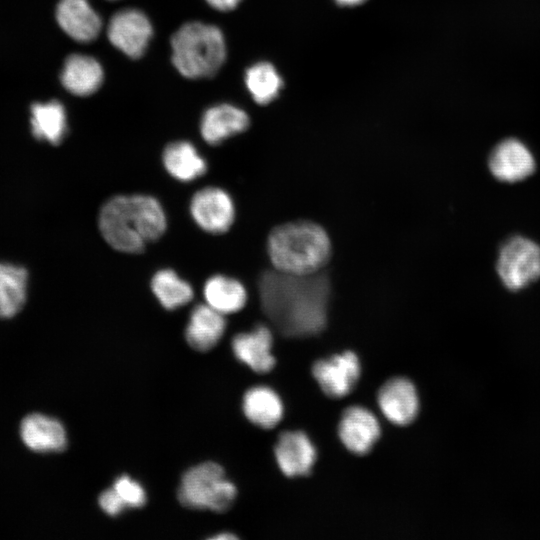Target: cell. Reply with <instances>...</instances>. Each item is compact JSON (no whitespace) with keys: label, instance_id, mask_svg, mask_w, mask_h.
Wrapping results in <instances>:
<instances>
[{"label":"cell","instance_id":"cell-1","mask_svg":"<svg viewBox=\"0 0 540 540\" xmlns=\"http://www.w3.org/2000/svg\"><path fill=\"white\" fill-rule=\"evenodd\" d=\"M259 295L263 312L283 335H315L326 325L330 284L320 272L266 271L259 280Z\"/></svg>","mask_w":540,"mask_h":540},{"label":"cell","instance_id":"cell-2","mask_svg":"<svg viewBox=\"0 0 540 540\" xmlns=\"http://www.w3.org/2000/svg\"><path fill=\"white\" fill-rule=\"evenodd\" d=\"M98 228L112 249L139 254L164 235L167 217L162 204L151 195H115L101 206Z\"/></svg>","mask_w":540,"mask_h":540},{"label":"cell","instance_id":"cell-3","mask_svg":"<svg viewBox=\"0 0 540 540\" xmlns=\"http://www.w3.org/2000/svg\"><path fill=\"white\" fill-rule=\"evenodd\" d=\"M267 246L274 269L295 275L320 272L331 254L325 230L308 221L275 227L269 234Z\"/></svg>","mask_w":540,"mask_h":540},{"label":"cell","instance_id":"cell-4","mask_svg":"<svg viewBox=\"0 0 540 540\" xmlns=\"http://www.w3.org/2000/svg\"><path fill=\"white\" fill-rule=\"evenodd\" d=\"M172 62L187 78L214 76L225 61L221 30L199 21L184 23L171 36Z\"/></svg>","mask_w":540,"mask_h":540},{"label":"cell","instance_id":"cell-5","mask_svg":"<svg viewBox=\"0 0 540 540\" xmlns=\"http://www.w3.org/2000/svg\"><path fill=\"white\" fill-rule=\"evenodd\" d=\"M237 490L217 463L205 462L189 469L182 477L178 499L192 509L227 511L235 501Z\"/></svg>","mask_w":540,"mask_h":540},{"label":"cell","instance_id":"cell-6","mask_svg":"<svg viewBox=\"0 0 540 540\" xmlns=\"http://www.w3.org/2000/svg\"><path fill=\"white\" fill-rule=\"evenodd\" d=\"M496 272L510 291H520L540 278V245L522 235H512L499 247Z\"/></svg>","mask_w":540,"mask_h":540},{"label":"cell","instance_id":"cell-7","mask_svg":"<svg viewBox=\"0 0 540 540\" xmlns=\"http://www.w3.org/2000/svg\"><path fill=\"white\" fill-rule=\"evenodd\" d=\"M189 211L201 230L214 235L227 232L236 214L232 197L216 186H206L196 191L190 199Z\"/></svg>","mask_w":540,"mask_h":540},{"label":"cell","instance_id":"cell-8","mask_svg":"<svg viewBox=\"0 0 540 540\" xmlns=\"http://www.w3.org/2000/svg\"><path fill=\"white\" fill-rule=\"evenodd\" d=\"M152 33V25L148 17L134 8H126L114 13L107 28L109 41L134 59L143 55Z\"/></svg>","mask_w":540,"mask_h":540},{"label":"cell","instance_id":"cell-9","mask_svg":"<svg viewBox=\"0 0 540 540\" xmlns=\"http://www.w3.org/2000/svg\"><path fill=\"white\" fill-rule=\"evenodd\" d=\"M492 176L506 183H516L530 177L536 169L530 149L519 139L506 138L493 147L488 157Z\"/></svg>","mask_w":540,"mask_h":540},{"label":"cell","instance_id":"cell-10","mask_svg":"<svg viewBox=\"0 0 540 540\" xmlns=\"http://www.w3.org/2000/svg\"><path fill=\"white\" fill-rule=\"evenodd\" d=\"M361 373L356 354L346 351L328 359L317 361L312 375L321 390L331 398H342L355 387Z\"/></svg>","mask_w":540,"mask_h":540},{"label":"cell","instance_id":"cell-11","mask_svg":"<svg viewBox=\"0 0 540 540\" xmlns=\"http://www.w3.org/2000/svg\"><path fill=\"white\" fill-rule=\"evenodd\" d=\"M377 418L368 409L352 406L344 411L338 426L342 444L357 455L368 453L380 437Z\"/></svg>","mask_w":540,"mask_h":540},{"label":"cell","instance_id":"cell-12","mask_svg":"<svg viewBox=\"0 0 540 540\" xmlns=\"http://www.w3.org/2000/svg\"><path fill=\"white\" fill-rule=\"evenodd\" d=\"M378 405L382 414L395 425H408L417 416L419 398L415 386L406 378L388 380L379 390Z\"/></svg>","mask_w":540,"mask_h":540},{"label":"cell","instance_id":"cell-13","mask_svg":"<svg viewBox=\"0 0 540 540\" xmlns=\"http://www.w3.org/2000/svg\"><path fill=\"white\" fill-rule=\"evenodd\" d=\"M274 453L279 469L288 477L308 474L316 460L313 443L301 431L282 433L275 445Z\"/></svg>","mask_w":540,"mask_h":540},{"label":"cell","instance_id":"cell-14","mask_svg":"<svg viewBox=\"0 0 540 540\" xmlns=\"http://www.w3.org/2000/svg\"><path fill=\"white\" fill-rule=\"evenodd\" d=\"M272 343L269 328L258 325L250 332L237 334L232 339V350L235 357L253 371L267 373L275 366Z\"/></svg>","mask_w":540,"mask_h":540},{"label":"cell","instance_id":"cell-15","mask_svg":"<svg viewBox=\"0 0 540 540\" xmlns=\"http://www.w3.org/2000/svg\"><path fill=\"white\" fill-rule=\"evenodd\" d=\"M249 125L245 111L230 104H219L204 112L200 132L208 144L219 145L225 139L244 132Z\"/></svg>","mask_w":540,"mask_h":540},{"label":"cell","instance_id":"cell-16","mask_svg":"<svg viewBox=\"0 0 540 540\" xmlns=\"http://www.w3.org/2000/svg\"><path fill=\"white\" fill-rule=\"evenodd\" d=\"M225 329L226 320L223 314L206 303L199 304L190 313L185 338L190 347L206 352L217 345Z\"/></svg>","mask_w":540,"mask_h":540},{"label":"cell","instance_id":"cell-17","mask_svg":"<svg viewBox=\"0 0 540 540\" xmlns=\"http://www.w3.org/2000/svg\"><path fill=\"white\" fill-rule=\"evenodd\" d=\"M24 444L36 452H60L67 446L64 426L56 419L31 414L23 419L20 428Z\"/></svg>","mask_w":540,"mask_h":540},{"label":"cell","instance_id":"cell-18","mask_svg":"<svg viewBox=\"0 0 540 540\" xmlns=\"http://www.w3.org/2000/svg\"><path fill=\"white\" fill-rule=\"evenodd\" d=\"M56 19L70 37L80 42L95 39L101 29V19L87 0H60Z\"/></svg>","mask_w":540,"mask_h":540},{"label":"cell","instance_id":"cell-19","mask_svg":"<svg viewBox=\"0 0 540 540\" xmlns=\"http://www.w3.org/2000/svg\"><path fill=\"white\" fill-rule=\"evenodd\" d=\"M162 163L166 172L180 182H191L207 172L208 164L189 141L169 143L163 150Z\"/></svg>","mask_w":540,"mask_h":540},{"label":"cell","instance_id":"cell-20","mask_svg":"<svg viewBox=\"0 0 540 540\" xmlns=\"http://www.w3.org/2000/svg\"><path fill=\"white\" fill-rule=\"evenodd\" d=\"M60 79L69 92L79 96H87L97 91L101 86L103 70L93 57L71 54L65 60Z\"/></svg>","mask_w":540,"mask_h":540},{"label":"cell","instance_id":"cell-21","mask_svg":"<svg viewBox=\"0 0 540 540\" xmlns=\"http://www.w3.org/2000/svg\"><path fill=\"white\" fill-rule=\"evenodd\" d=\"M203 296L207 305L223 315L240 311L247 301L243 284L223 274L212 275L205 281Z\"/></svg>","mask_w":540,"mask_h":540},{"label":"cell","instance_id":"cell-22","mask_svg":"<svg viewBox=\"0 0 540 540\" xmlns=\"http://www.w3.org/2000/svg\"><path fill=\"white\" fill-rule=\"evenodd\" d=\"M283 411L279 395L269 387H253L243 397V412L246 418L260 428L275 427L281 421Z\"/></svg>","mask_w":540,"mask_h":540},{"label":"cell","instance_id":"cell-23","mask_svg":"<svg viewBox=\"0 0 540 540\" xmlns=\"http://www.w3.org/2000/svg\"><path fill=\"white\" fill-rule=\"evenodd\" d=\"M28 278L24 267L0 261V318H11L23 308L27 299Z\"/></svg>","mask_w":540,"mask_h":540},{"label":"cell","instance_id":"cell-24","mask_svg":"<svg viewBox=\"0 0 540 540\" xmlns=\"http://www.w3.org/2000/svg\"><path fill=\"white\" fill-rule=\"evenodd\" d=\"M32 133L38 140L52 145L62 142L68 132L66 113L63 105L52 100L48 103H35L31 106Z\"/></svg>","mask_w":540,"mask_h":540},{"label":"cell","instance_id":"cell-25","mask_svg":"<svg viewBox=\"0 0 540 540\" xmlns=\"http://www.w3.org/2000/svg\"><path fill=\"white\" fill-rule=\"evenodd\" d=\"M150 288L161 306L167 310L180 308L194 297L191 284L170 268L158 270L151 278Z\"/></svg>","mask_w":540,"mask_h":540},{"label":"cell","instance_id":"cell-26","mask_svg":"<svg viewBox=\"0 0 540 540\" xmlns=\"http://www.w3.org/2000/svg\"><path fill=\"white\" fill-rule=\"evenodd\" d=\"M246 86L258 104H268L274 100L283 86L277 70L268 62H259L245 73Z\"/></svg>","mask_w":540,"mask_h":540},{"label":"cell","instance_id":"cell-27","mask_svg":"<svg viewBox=\"0 0 540 540\" xmlns=\"http://www.w3.org/2000/svg\"><path fill=\"white\" fill-rule=\"evenodd\" d=\"M127 508H140L147 500L143 487L127 475L118 477L112 487Z\"/></svg>","mask_w":540,"mask_h":540},{"label":"cell","instance_id":"cell-28","mask_svg":"<svg viewBox=\"0 0 540 540\" xmlns=\"http://www.w3.org/2000/svg\"><path fill=\"white\" fill-rule=\"evenodd\" d=\"M99 505L110 516H117L127 508L113 488L105 490L100 495Z\"/></svg>","mask_w":540,"mask_h":540},{"label":"cell","instance_id":"cell-29","mask_svg":"<svg viewBox=\"0 0 540 540\" xmlns=\"http://www.w3.org/2000/svg\"><path fill=\"white\" fill-rule=\"evenodd\" d=\"M210 6L220 11L234 9L241 0H206Z\"/></svg>","mask_w":540,"mask_h":540},{"label":"cell","instance_id":"cell-30","mask_svg":"<svg viewBox=\"0 0 540 540\" xmlns=\"http://www.w3.org/2000/svg\"><path fill=\"white\" fill-rule=\"evenodd\" d=\"M211 539H213V540H234V539H237V536L232 534V533H222V534H218V535L212 537Z\"/></svg>","mask_w":540,"mask_h":540},{"label":"cell","instance_id":"cell-31","mask_svg":"<svg viewBox=\"0 0 540 540\" xmlns=\"http://www.w3.org/2000/svg\"><path fill=\"white\" fill-rule=\"evenodd\" d=\"M365 0H336L339 5L355 6L363 3Z\"/></svg>","mask_w":540,"mask_h":540}]
</instances>
